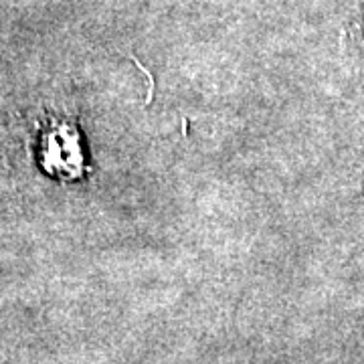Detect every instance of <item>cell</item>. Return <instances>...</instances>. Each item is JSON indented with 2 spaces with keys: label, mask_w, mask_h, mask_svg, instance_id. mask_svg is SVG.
<instances>
[{
  "label": "cell",
  "mask_w": 364,
  "mask_h": 364,
  "mask_svg": "<svg viewBox=\"0 0 364 364\" xmlns=\"http://www.w3.org/2000/svg\"><path fill=\"white\" fill-rule=\"evenodd\" d=\"M358 28H360V37H363V41H364V13H363V16H360V23H358Z\"/></svg>",
  "instance_id": "2"
},
{
  "label": "cell",
  "mask_w": 364,
  "mask_h": 364,
  "mask_svg": "<svg viewBox=\"0 0 364 364\" xmlns=\"http://www.w3.org/2000/svg\"><path fill=\"white\" fill-rule=\"evenodd\" d=\"M51 138L53 140L49 142V150H47V152H53V150H55V146H57V144H61V132H55ZM65 148H67V152H75V154H77V142H75V138H73V136H69V134H67ZM59 152H63V150H59ZM49 166H51V168H55V166H65L63 154H57V156L51 154V162H49Z\"/></svg>",
  "instance_id": "1"
}]
</instances>
